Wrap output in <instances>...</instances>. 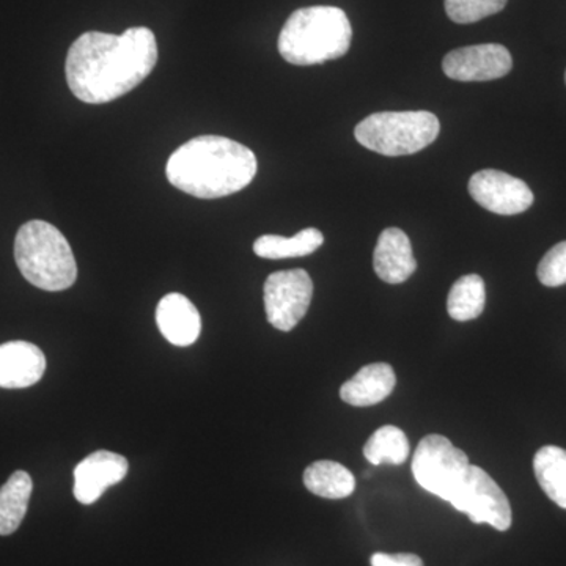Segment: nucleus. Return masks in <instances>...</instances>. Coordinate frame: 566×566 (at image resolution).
<instances>
[{"label": "nucleus", "mask_w": 566, "mask_h": 566, "mask_svg": "<svg viewBox=\"0 0 566 566\" xmlns=\"http://www.w3.org/2000/svg\"><path fill=\"white\" fill-rule=\"evenodd\" d=\"M156 62L158 43L148 28L82 33L66 55V82L81 102L111 103L147 80Z\"/></svg>", "instance_id": "obj_1"}, {"label": "nucleus", "mask_w": 566, "mask_h": 566, "mask_svg": "<svg viewBox=\"0 0 566 566\" xmlns=\"http://www.w3.org/2000/svg\"><path fill=\"white\" fill-rule=\"evenodd\" d=\"M170 185L197 199H221L243 191L256 174L251 148L221 136H199L172 153L166 167Z\"/></svg>", "instance_id": "obj_2"}, {"label": "nucleus", "mask_w": 566, "mask_h": 566, "mask_svg": "<svg viewBox=\"0 0 566 566\" xmlns=\"http://www.w3.org/2000/svg\"><path fill=\"white\" fill-rule=\"evenodd\" d=\"M352 40V22L344 10L307 7L286 20L279 36V52L292 65H318L344 57Z\"/></svg>", "instance_id": "obj_3"}, {"label": "nucleus", "mask_w": 566, "mask_h": 566, "mask_svg": "<svg viewBox=\"0 0 566 566\" xmlns=\"http://www.w3.org/2000/svg\"><path fill=\"white\" fill-rule=\"evenodd\" d=\"M14 260L25 281L44 292H63L77 279L71 245L61 230L50 222H25L18 230Z\"/></svg>", "instance_id": "obj_4"}, {"label": "nucleus", "mask_w": 566, "mask_h": 566, "mask_svg": "<svg viewBox=\"0 0 566 566\" xmlns=\"http://www.w3.org/2000/svg\"><path fill=\"white\" fill-rule=\"evenodd\" d=\"M441 132L438 117L427 111L376 112L356 126L357 142L385 156L422 151Z\"/></svg>", "instance_id": "obj_5"}, {"label": "nucleus", "mask_w": 566, "mask_h": 566, "mask_svg": "<svg viewBox=\"0 0 566 566\" xmlns=\"http://www.w3.org/2000/svg\"><path fill=\"white\" fill-rule=\"evenodd\" d=\"M469 468L471 463L463 450L441 434L424 436L412 457L416 482L449 504L464 482Z\"/></svg>", "instance_id": "obj_6"}, {"label": "nucleus", "mask_w": 566, "mask_h": 566, "mask_svg": "<svg viewBox=\"0 0 566 566\" xmlns=\"http://www.w3.org/2000/svg\"><path fill=\"white\" fill-rule=\"evenodd\" d=\"M450 504L465 513L474 524H490L495 531L512 527L513 513L509 497L502 488L479 465L469 468L464 482Z\"/></svg>", "instance_id": "obj_7"}, {"label": "nucleus", "mask_w": 566, "mask_h": 566, "mask_svg": "<svg viewBox=\"0 0 566 566\" xmlns=\"http://www.w3.org/2000/svg\"><path fill=\"white\" fill-rule=\"evenodd\" d=\"M263 294L268 322L275 329L290 333L311 307L314 282L304 270L279 271L266 279Z\"/></svg>", "instance_id": "obj_8"}, {"label": "nucleus", "mask_w": 566, "mask_h": 566, "mask_svg": "<svg viewBox=\"0 0 566 566\" xmlns=\"http://www.w3.org/2000/svg\"><path fill=\"white\" fill-rule=\"evenodd\" d=\"M469 193L480 207L494 214H521L534 205V192L526 182L501 170H480L472 175Z\"/></svg>", "instance_id": "obj_9"}, {"label": "nucleus", "mask_w": 566, "mask_h": 566, "mask_svg": "<svg viewBox=\"0 0 566 566\" xmlns=\"http://www.w3.org/2000/svg\"><path fill=\"white\" fill-rule=\"evenodd\" d=\"M513 69L510 51L502 44H476L449 52L442 70L450 80L485 82L501 80Z\"/></svg>", "instance_id": "obj_10"}, {"label": "nucleus", "mask_w": 566, "mask_h": 566, "mask_svg": "<svg viewBox=\"0 0 566 566\" xmlns=\"http://www.w3.org/2000/svg\"><path fill=\"white\" fill-rule=\"evenodd\" d=\"M128 469V460L118 453L107 450L93 452L74 469V497L82 505L95 504L107 488L125 480Z\"/></svg>", "instance_id": "obj_11"}, {"label": "nucleus", "mask_w": 566, "mask_h": 566, "mask_svg": "<svg viewBox=\"0 0 566 566\" xmlns=\"http://www.w3.org/2000/svg\"><path fill=\"white\" fill-rule=\"evenodd\" d=\"M46 356L24 340L0 345V389H28L43 378Z\"/></svg>", "instance_id": "obj_12"}, {"label": "nucleus", "mask_w": 566, "mask_h": 566, "mask_svg": "<svg viewBox=\"0 0 566 566\" xmlns=\"http://www.w3.org/2000/svg\"><path fill=\"white\" fill-rule=\"evenodd\" d=\"M156 323L169 344L191 346L202 333V318L196 305L180 293H170L159 301Z\"/></svg>", "instance_id": "obj_13"}, {"label": "nucleus", "mask_w": 566, "mask_h": 566, "mask_svg": "<svg viewBox=\"0 0 566 566\" xmlns=\"http://www.w3.org/2000/svg\"><path fill=\"white\" fill-rule=\"evenodd\" d=\"M374 268L376 275L390 285L403 283L416 273L417 262L411 241L403 230L390 227L379 234Z\"/></svg>", "instance_id": "obj_14"}, {"label": "nucleus", "mask_w": 566, "mask_h": 566, "mask_svg": "<svg viewBox=\"0 0 566 566\" xmlns=\"http://www.w3.org/2000/svg\"><path fill=\"white\" fill-rule=\"evenodd\" d=\"M395 385L397 378L389 364L365 365L340 387V398L345 403L365 408L385 401L394 392Z\"/></svg>", "instance_id": "obj_15"}, {"label": "nucleus", "mask_w": 566, "mask_h": 566, "mask_svg": "<svg viewBox=\"0 0 566 566\" xmlns=\"http://www.w3.org/2000/svg\"><path fill=\"white\" fill-rule=\"evenodd\" d=\"M32 491V476L25 471L13 472L6 485L0 488V535L9 536L20 528Z\"/></svg>", "instance_id": "obj_16"}, {"label": "nucleus", "mask_w": 566, "mask_h": 566, "mask_svg": "<svg viewBox=\"0 0 566 566\" xmlns=\"http://www.w3.org/2000/svg\"><path fill=\"white\" fill-rule=\"evenodd\" d=\"M304 485L312 494L324 499H345L356 490V479L344 464L316 461L304 472Z\"/></svg>", "instance_id": "obj_17"}, {"label": "nucleus", "mask_w": 566, "mask_h": 566, "mask_svg": "<svg viewBox=\"0 0 566 566\" xmlns=\"http://www.w3.org/2000/svg\"><path fill=\"white\" fill-rule=\"evenodd\" d=\"M534 471L547 497L566 510V450L557 446L542 447L535 453Z\"/></svg>", "instance_id": "obj_18"}, {"label": "nucleus", "mask_w": 566, "mask_h": 566, "mask_svg": "<svg viewBox=\"0 0 566 566\" xmlns=\"http://www.w3.org/2000/svg\"><path fill=\"white\" fill-rule=\"evenodd\" d=\"M324 243L323 233L316 229H305L292 238L279 234H263L253 243V252L262 259H296L314 253Z\"/></svg>", "instance_id": "obj_19"}, {"label": "nucleus", "mask_w": 566, "mask_h": 566, "mask_svg": "<svg viewBox=\"0 0 566 566\" xmlns=\"http://www.w3.org/2000/svg\"><path fill=\"white\" fill-rule=\"evenodd\" d=\"M485 282L480 275L468 274L458 279L450 289L447 311L457 322H471L485 311Z\"/></svg>", "instance_id": "obj_20"}, {"label": "nucleus", "mask_w": 566, "mask_h": 566, "mask_svg": "<svg viewBox=\"0 0 566 566\" xmlns=\"http://www.w3.org/2000/svg\"><path fill=\"white\" fill-rule=\"evenodd\" d=\"M409 452H411V446L408 438L403 430L394 424L378 428L364 447L365 458L374 465L403 464L408 460Z\"/></svg>", "instance_id": "obj_21"}, {"label": "nucleus", "mask_w": 566, "mask_h": 566, "mask_svg": "<svg viewBox=\"0 0 566 566\" xmlns=\"http://www.w3.org/2000/svg\"><path fill=\"white\" fill-rule=\"evenodd\" d=\"M509 0H446V11L457 24H472L505 9Z\"/></svg>", "instance_id": "obj_22"}, {"label": "nucleus", "mask_w": 566, "mask_h": 566, "mask_svg": "<svg viewBox=\"0 0 566 566\" xmlns=\"http://www.w3.org/2000/svg\"><path fill=\"white\" fill-rule=\"evenodd\" d=\"M538 281L549 289L566 285V241L558 243L538 264Z\"/></svg>", "instance_id": "obj_23"}, {"label": "nucleus", "mask_w": 566, "mask_h": 566, "mask_svg": "<svg viewBox=\"0 0 566 566\" xmlns=\"http://www.w3.org/2000/svg\"><path fill=\"white\" fill-rule=\"evenodd\" d=\"M371 566H424L416 554L376 553L371 556Z\"/></svg>", "instance_id": "obj_24"}, {"label": "nucleus", "mask_w": 566, "mask_h": 566, "mask_svg": "<svg viewBox=\"0 0 566 566\" xmlns=\"http://www.w3.org/2000/svg\"><path fill=\"white\" fill-rule=\"evenodd\" d=\"M565 81H566V73H565Z\"/></svg>", "instance_id": "obj_25"}]
</instances>
